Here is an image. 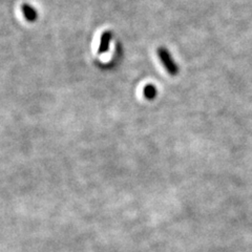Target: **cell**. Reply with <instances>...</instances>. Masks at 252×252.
I'll return each instance as SVG.
<instances>
[{"mask_svg":"<svg viewBox=\"0 0 252 252\" xmlns=\"http://www.w3.org/2000/svg\"><path fill=\"white\" fill-rule=\"evenodd\" d=\"M157 55L158 58L160 59L161 63L163 64V66L165 67V69L167 70V73L171 76H177L180 72V68L178 63L173 60L170 52L164 46H160L157 49Z\"/></svg>","mask_w":252,"mask_h":252,"instance_id":"6da1fadb","label":"cell"},{"mask_svg":"<svg viewBox=\"0 0 252 252\" xmlns=\"http://www.w3.org/2000/svg\"><path fill=\"white\" fill-rule=\"evenodd\" d=\"M113 38V33L110 31H105L102 34L101 38H100V44L98 47V54H105L108 51V47L110 44V41H112Z\"/></svg>","mask_w":252,"mask_h":252,"instance_id":"7a4b0ae2","label":"cell"},{"mask_svg":"<svg viewBox=\"0 0 252 252\" xmlns=\"http://www.w3.org/2000/svg\"><path fill=\"white\" fill-rule=\"evenodd\" d=\"M21 12L28 21L34 22L37 20V17H38L37 11L32 5H30L28 3H23L21 5Z\"/></svg>","mask_w":252,"mask_h":252,"instance_id":"3957f363","label":"cell"},{"mask_svg":"<svg viewBox=\"0 0 252 252\" xmlns=\"http://www.w3.org/2000/svg\"><path fill=\"white\" fill-rule=\"evenodd\" d=\"M143 94L147 100H154L158 94V90L154 84H147L143 89Z\"/></svg>","mask_w":252,"mask_h":252,"instance_id":"277c9868","label":"cell"}]
</instances>
